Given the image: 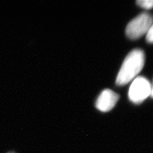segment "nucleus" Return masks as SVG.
Instances as JSON below:
<instances>
[{
  "label": "nucleus",
  "instance_id": "nucleus-4",
  "mask_svg": "<svg viewBox=\"0 0 153 153\" xmlns=\"http://www.w3.org/2000/svg\"><path fill=\"white\" fill-rule=\"evenodd\" d=\"M119 96L111 89H105L100 93L96 102V107L100 111L107 112L114 107L117 103Z\"/></svg>",
  "mask_w": 153,
  "mask_h": 153
},
{
  "label": "nucleus",
  "instance_id": "nucleus-6",
  "mask_svg": "<svg viewBox=\"0 0 153 153\" xmlns=\"http://www.w3.org/2000/svg\"><path fill=\"white\" fill-rule=\"evenodd\" d=\"M146 40L149 44H153V23L146 35Z\"/></svg>",
  "mask_w": 153,
  "mask_h": 153
},
{
  "label": "nucleus",
  "instance_id": "nucleus-1",
  "mask_svg": "<svg viewBox=\"0 0 153 153\" xmlns=\"http://www.w3.org/2000/svg\"><path fill=\"white\" fill-rule=\"evenodd\" d=\"M144 63L145 54L142 50L131 51L123 61L117 76L116 85H124L131 82L143 69Z\"/></svg>",
  "mask_w": 153,
  "mask_h": 153
},
{
  "label": "nucleus",
  "instance_id": "nucleus-7",
  "mask_svg": "<svg viewBox=\"0 0 153 153\" xmlns=\"http://www.w3.org/2000/svg\"><path fill=\"white\" fill-rule=\"evenodd\" d=\"M151 97H152V98H153V85H152V89H151Z\"/></svg>",
  "mask_w": 153,
  "mask_h": 153
},
{
  "label": "nucleus",
  "instance_id": "nucleus-2",
  "mask_svg": "<svg viewBox=\"0 0 153 153\" xmlns=\"http://www.w3.org/2000/svg\"><path fill=\"white\" fill-rule=\"evenodd\" d=\"M153 23V17L150 13L143 12L133 19L126 28V35L131 40H137L147 34Z\"/></svg>",
  "mask_w": 153,
  "mask_h": 153
},
{
  "label": "nucleus",
  "instance_id": "nucleus-8",
  "mask_svg": "<svg viewBox=\"0 0 153 153\" xmlns=\"http://www.w3.org/2000/svg\"><path fill=\"white\" fill-rule=\"evenodd\" d=\"M8 153H15L14 152H8Z\"/></svg>",
  "mask_w": 153,
  "mask_h": 153
},
{
  "label": "nucleus",
  "instance_id": "nucleus-5",
  "mask_svg": "<svg viewBox=\"0 0 153 153\" xmlns=\"http://www.w3.org/2000/svg\"><path fill=\"white\" fill-rule=\"evenodd\" d=\"M137 4L146 10H150L153 8V0H138L137 1Z\"/></svg>",
  "mask_w": 153,
  "mask_h": 153
},
{
  "label": "nucleus",
  "instance_id": "nucleus-3",
  "mask_svg": "<svg viewBox=\"0 0 153 153\" xmlns=\"http://www.w3.org/2000/svg\"><path fill=\"white\" fill-rule=\"evenodd\" d=\"M152 87L149 81L144 76H138L131 83L128 92L130 101L135 104H140L149 97Z\"/></svg>",
  "mask_w": 153,
  "mask_h": 153
}]
</instances>
